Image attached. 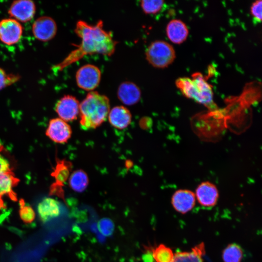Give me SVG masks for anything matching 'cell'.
Instances as JSON below:
<instances>
[{
    "label": "cell",
    "instance_id": "11",
    "mask_svg": "<svg viewBox=\"0 0 262 262\" xmlns=\"http://www.w3.org/2000/svg\"><path fill=\"white\" fill-rule=\"evenodd\" d=\"M171 202L174 208L179 213H186L191 211L195 205L196 196L190 190L180 189L173 194Z\"/></svg>",
    "mask_w": 262,
    "mask_h": 262
},
{
    "label": "cell",
    "instance_id": "29",
    "mask_svg": "<svg viewBox=\"0 0 262 262\" xmlns=\"http://www.w3.org/2000/svg\"><path fill=\"white\" fill-rule=\"evenodd\" d=\"M4 207V202L2 196H0V210Z\"/></svg>",
    "mask_w": 262,
    "mask_h": 262
},
{
    "label": "cell",
    "instance_id": "20",
    "mask_svg": "<svg viewBox=\"0 0 262 262\" xmlns=\"http://www.w3.org/2000/svg\"><path fill=\"white\" fill-rule=\"evenodd\" d=\"M69 187L73 191L81 193L87 187L89 184V178L86 173L82 169L73 171L68 179Z\"/></svg>",
    "mask_w": 262,
    "mask_h": 262
},
{
    "label": "cell",
    "instance_id": "3",
    "mask_svg": "<svg viewBox=\"0 0 262 262\" xmlns=\"http://www.w3.org/2000/svg\"><path fill=\"white\" fill-rule=\"evenodd\" d=\"M146 57L153 66L163 68L172 63L176 58V53L170 44L163 40H156L147 48Z\"/></svg>",
    "mask_w": 262,
    "mask_h": 262
},
{
    "label": "cell",
    "instance_id": "15",
    "mask_svg": "<svg viewBox=\"0 0 262 262\" xmlns=\"http://www.w3.org/2000/svg\"><path fill=\"white\" fill-rule=\"evenodd\" d=\"M166 33L172 42L179 44L186 40L189 34V30L186 24L182 20L174 19L167 24Z\"/></svg>",
    "mask_w": 262,
    "mask_h": 262
},
{
    "label": "cell",
    "instance_id": "27",
    "mask_svg": "<svg viewBox=\"0 0 262 262\" xmlns=\"http://www.w3.org/2000/svg\"><path fill=\"white\" fill-rule=\"evenodd\" d=\"M262 0H257L254 2L250 8V13L253 18L258 22L262 21Z\"/></svg>",
    "mask_w": 262,
    "mask_h": 262
},
{
    "label": "cell",
    "instance_id": "16",
    "mask_svg": "<svg viewBox=\"0 0 262 262\" xmlns=\"http://www.w3.org/2000/svg\"><path fill=\"white\" fill-rule=\"evenodd\" d=\"M108 117L112 126L122 130L128 127L131 124L132 115L130 111L125 107L117 106L110 110Z\"/></svg>",
    "mask_w": 262,
    "mask_h": 262
},
{
    "label": "cell",
    "instance_id": "6",
    "mask_svg": "<svg viewBox=\"0 0 262 262\" xmlns=\"http://www.w3.org/2000/svg\"><path fill=\"white\" fill-rule=\"evenodd\" d=\"M72 133L70 126L60 118L50 119L46 131V136L59 144L66 143L71 138Z\"/></svg>",
    "mask_w": 262,
    "mask_h": 262
},
{
    "label": "cell",
    "instance_id": "17",
    "mask_svg": "<svg viewBox=\"0 0 262 262\" xmlns=\"http://www.w3.org/2000/svg\"><path fill=\"white\" fill-rule=\"evenodd\" d=\"M37 212L42 221L46 222L59 215V204L53 198H45L38 204Z\"/></svg>",
    "mask_w": 262,
    "mask_h": 262
},
{
    "label": "cell",
    "instance_id": "7",
    "mask_svg": "<svg viewBox=\"0 0 262 262\" xmlns=\"http://www.w3.org/2000/svg\"><path fill=\"white\" fill-rule=\"evenodd\" d=\"M22 33V25L14 18H5L0 21V40L3 43L8 45L16 44Z\"/></svg>",
    "mask_w": 262,
    "mask_h": 262
},
{
    "label": "cell",
    "instance_id": "1",
    "mask_svg": "<svg viewBox=\"0 0 262 262\" xmlns=\"http://www.w3.org/2000/svg\"><path fill=\"white\" fill-rule=\"evenodd\" d=\"M75 32L81 38V43L56 66L57 70L60 71L87 55L98 53L110 56L114 53L117 42L114 39L112 32L104 29L102 20L93 25L79 20L76 23Z\"/></svg>",
    "mask_w": 262,
    "mask_h": 262
},
{
    "label": "cell",
    "instance_id": "26",
    "mask_svg": "<svg viewBox=\"0 0 262 262\" xmlns=\"http://www.w3.org/2000/svg\"><path fill=\"white\" fill-rule=\"evenodd\" d=\"M20 78L18 75L7 74L0 68V90L16 82Z\"/></svg>",
    "mask_w": 262,
    "mask_h": 262
},
{
    "label": "cell",
    "instance_id": "4",
    "mask_svg": "<svg viewBox=\"0 0 262 262\" xmlns=\"http://www.w3.org/2000/svg\"><path fill=\"white\" fill-rule=\"evenodd\" d=\"M101 71L96 66L87 64L81 67L76 74V82L79 87L86 91H92L99 84Z\"/></svg>",
    "mask_w": 262,
    "mask_h": 262
},
{
    "label": "cell",
    "instance_id": "13",
    "mask_svg": "<svg viewBox=\"0 0 262 262\" xmlns=\"http://www.w3.org/2000/svg\"><path fill=\"white\" fill-rule=\"evenodd\" d=\"M141 95L140 88L132 82H123L118 87V98L125 105H132L137 103L141 98Z\"/></svg>",
    "mask_w": 262,
    "mask_h": 262
},
{
    "label": "cell",
    "instance_id": "2",
    "mask_svg": "<svg viewBox=\"0 0 262 262\" xmlns=\"http://www.w3.org/2000/svg\"><path fill=\"white\" fill-rule=\"evenodd\" d=\"M107 97L97 91L90 92L80 103V124L85 130L95 129L105 121L110 112Z\"/></svg>",
    "mask_w": 262,
    "mask_h": 262
},
{
    "label": "cell",
    "instance_id": "9",
    "mask_svg": "<svg viewBox=\"0 0 262 262\" xmlns=\"http://www.w3.org/2000/svg\"><path fill=\"white\" fill-rule=\"evenodd\" d=\"M32 31L36 39L46 42L52 39L55 36L57 25L52 18L43 16L38 18L34 22Z\"/></svg>",
    "mask_w": 262,
    "mask_h": 262
},
{
    "label": "cell",
    "instance_id": "28",
    "mask_svg": "<svg viewBox=\"0 0 262 262\" xmlns=\"http://www.w3.org/2000/svg\"><path fill=\"white\" fill-rule=\"evenodd\" d=\"M99 226L101 231L106 234H107L106 228L110 233L113 230V225L110 221L102 220L99 223Z\"/></svg>",
    "mask_w": 262,
    "mask_h": 262
},
{
    "label": "cell",
    "instance_id": "12",
    "mask_svg": "<svg viewBox=\"0 0 262 262\" xmlns=\"http://www.w3.org/2000/svg\"><path fill=\"white\" fill-rule=\"evenodd\" d=\"M195 196L201 205L212 207L217 202L218 192L214 184L209 181H205L197 186Z\"/></svg>",
    "mask_w": 262,
    "mask_h": 262
},
{
    "label": "cell",
    "instance_id": "5",
    "mask_svg": "<svg viewBox=\"0 0 262 262\" xmlns=\"http://www.w3.org/2000/svg\"><path fill=\"white\" fill-rule=\"evenodd\" d=\"M55 110L60 118L66 122H71L79 115L80 103L75 97L65 95L57 101Z\"/></svg>",
    "mask_w": 262,
    "mask_h": 262
},
{
    "label": "cell",
    "instance_id": "25",
    "mask_svg": "<svg viewBox=\"0 0 262 262\" xmlns=\"http://www.w3.org/2000/svg\"><path fill=\"white\" fill-rule=\"evenodd\" d=\"M20 206L19 211V216L21 220L26 223L32 222L35 218V213L33 209L30 206L25 204L23 199L19 200Z\"/></svg>",
    "mask_w": 262,
    "mask_h": 262
},
{
    "label": "cell",
    "instance_id": "24",
    "mask_svg": "<svg viewBox=\"0 0 262 262\" xmlns=\"http://www.w3.org/2000/svg\"><path fill=\"white\" fill-rule=\"evenodd\" d=\"M164 2L163 0H141L140 5L146 14H155L162 9Z\"/></svg>",
    "mask_w": 262,
    "mask_h": 262
},
{
    "label": "cell",
    "instance_id": "30",
    "mask_svg": "<svg viewBox=\"0 0 262 262\" xmlns=\"http://www.w3.org/2000/svg\"><path fill=\"white\" fill-rule=\"evenodd\" d=\"M3 148V146L1 143H0V151Z\"/></svg>",
    "mask_w": 262,
    "mask_h": 262
},
{
    "label": "cell",
    "instance_id": "8",
    "mask_svg": "<svg viewBox=\"0 0 262 262\" xmlns=\"http://www.w3.org/2000/svg\"><path fill=\"white\" fill-rule=\"evenodd\" d=\"M191 79L195 88L193 100L207 106H211L213 103V97L211 85L200 73L193 74Z\"/></svg>",
    "mask_w": 262,
    "mask_h": 262
},
{
    "label": "cell",
    "instance_id": "23",
    "mask_svg": "<svg viewBox=\"0 0 262 262\" xmlns=\"http://www.w3.org/2000/svg\"><path fill=\"white\" fill-rule=\"evenodd\" d=\"M176 85L185 97L193 99L195 95V86L191 78H179L176 81Z\"/></svg>",
    "mask_w": 262,
    "mask_h": 262
},
{
    "label": "cell",
    "instance_id": "14",
    "mask_svg": "<svg viewBox=\"0 0 262 262\" xmlns=\"http://www.w3.org/2000/svg\"><path fill=\"white\" fill-rule=\"evenodd\" d=\"M72 168L71 162L65 159H57L55 167L51 174L55 180L52 184L51 189L63 190L62 187L69 179Z\"/></svg>",
    "mask_w": 262,
    "mask_h": 262
},
{
    "label": "cell",
    "instance_id": "18",
    "mask_svg": "<svg viewBox=\"0 0 262 262\" xmlns=\"http://www.w3.org/2000/svg\"><path fill=\"white\" fill-rule=\"evenodd\" d=\"M19 181L13 170L0 172V196L7 195L11 199L16 200V194L13 189L17 185Z\"/></svg>",
    "mask_w": 262,
    "mask_h": 262
},
{
    "label": "cell",
    "instance_id": "10",
    "mask_svg": "<svg viewBox=\"0 0 262 262\" xmlns=\"http://www.w3.org/2000/svg\"><path fill=\"white\" fill-rule=\"evenodd\" d=\"M35 11V5L33 1L20 0L13 2L8 10V13L14 19L26 22L33 18Z\"/></svg>",
    "mask_w": 262,
    "mask_h": 262
},
{
    "label": "cell",
    "instance_id": "21",
    "mask_svg": "<svg viewBox=\"0 0 262 262\" xmlns=\"http://www.w3.org/2000/svg\"><path fill=\"white\" fill-rule=\"evenodd\" d=\"M243 256V251L240 246L231 244L224 250L222 257L224 262H240Z\"/></svg>",
    "mask_w": 262,
    "mask_h": 262
},
{
    "label": "cell",
    "instance_id": "22",
    "mask_svg": "<svg viewBox=\"0 0 262 262\" xmlns=\"http://www.w3.org/2000/svg\"><path fill=\"white\" fill-rule=\"evenodd\" d=\"M152 256L156 262H172L174 254L172 250L163 244L152 249Z\"/></svg>",
    "mask_w": 262,
    "mask_h": 262
},
{
    "label": "cell",
    "instance_id": "19",
    "mask_svg": "<svg viewBox=\"0 0 262 262\" xmlns=\"http://www.w3.org/2000/svg\"><path fill=\"white\" fill-rule=\"evenodd\" d=\"M205 254L204 245L201 243L190 251L179 252L174 254L172 262H203Z\"/></svg>",
    "mask_w": 262,
    "mask_h": 262
}]
</instances>
